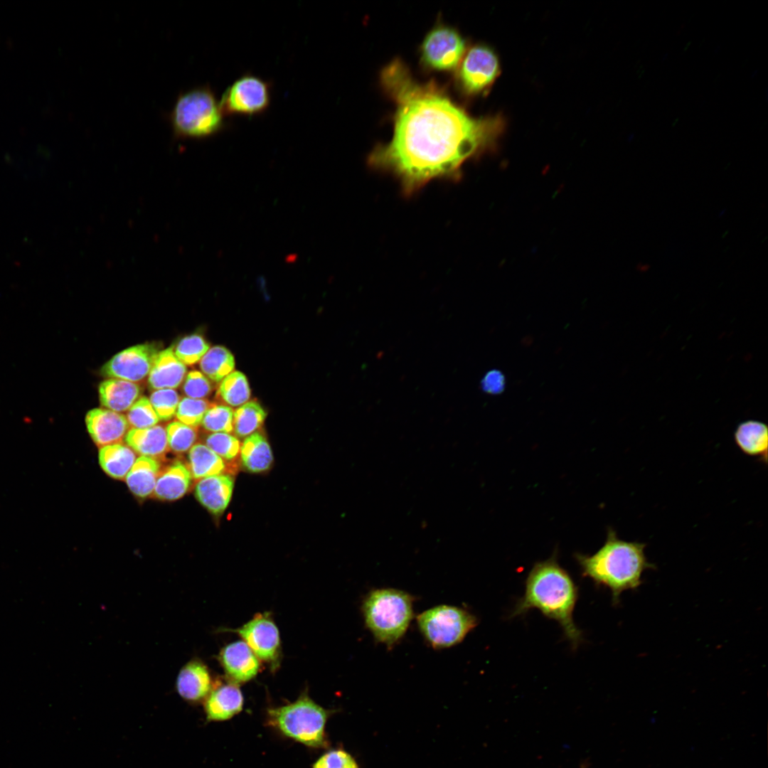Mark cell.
Instances as JSON below:
<instances>
[{
  "instance_id": "4dcf8cb0",
  "label": "cell",
  "mask_w": 768,
  "mask_h": 768,
  "mask_svg": "<svg viewBox=\"0 0 768 768\" xmlns=\"http://www.w3.org/2000/svg\"><path fill=\"white\" fill-rule=\"evenodd\" d=\"M166 431L169 449L175 453L189 451L195 444L198 437L196 427L179 421L169 423Z\"/></svg>"
},
{
  "instance_id": "d590c367",
  "label": "cell",
  "mask_w": 768,
  "mask_h": 768,
  "mask_svg": "<svg viewBox=\"0 0 768 768\" xmlns=\"http://www.w3.org/2000/svg\"><path fill=\"white\" fill-rule=\"evenodd\" d=\"M161 420H169L175 415L180 401L174 389H159L152 392L149 398Z\"/></svg>"
},
{
  "instance_id": "1f68e13d",
  "label": "cell",
  "mask_w": 768,
  "mask_h": 768,
  "mask_svg": "<svg viewBox=\"0 0 768 768\" xmlns=\"http://www.w3.org/2000/svg\"><path fill=\"white\" fill-rule=\"evenodd\" d=\"M210 348L209 343L198 334H192L181 338L174 352L185 365H193L200 361Z\"/></svg>"
},
{
  "instance_id": "52a82bcc",
  "label": "cell",
  "mask_w": 768,
  "mask_h": 768,
  "mask_svg": "<svg viewBox=\"0 0 768 768\" xmlns=\"http://www.w3.org/2000/svg\"><path fill=\"white\" fill-rule=\"evenodd\" d=\"M417 623L426 641L439 649L461 643L477 626L478 620L466 609L442 604L420 614Z\"/></svg>"
},
{
  "instance_id": "f35d334b",
  "label": "cell",
  "mask_w": 768,
  "mask_h": 768,
  "mask_svg": "<svg viewBox=\"0 0 768 768\" xmlns=\"http://www.w3.org/2000/svg\"><path fill=\"white\" fill-rule=\"evenodd\" d=\"M481 388L484 393L490 395L501 394L506 388V377L499 370H490L483 376Z\"/></svg>"
},
{
  "instance_id": "5b68a950",
  "label": "cell",
  "mask_w": 768,
  "mask_h": 768,
  "mask_svg": "<svg viewBox=\"0 0 768 768\" xmlns=\"http://www.w3.org/2000/svg\"><path fill=\"white\" fill-rule=\"evenodd\" d=\"M224 117L213 92L203 86L178 97L171 112L170 121L176 137L202 139L221 131L225 126Z\"/></svg>"
},
{
  "instance_id": "2e32d148",
  "label": "cell",
  "mask_w": 768,
  "mask_h": 768,
  "mask_svg": "<svg viewBox=\"0 0 768 768\" xmlns=\"http://www.w3.org/2000/svg\"><path fill=\"white\" fill-rule=\"evenodd\" d=\"M186 370L172 347L159 351L149 373V385L154 390L176 388L184 380Z\"/></svg>"
},
{
  "instance_id": "ba28073f",
  "label": "cell",
  "mask_w": 768,
  "mask_h": 768,
  "mask_svg": "<svg viewBox=\"0 0 768 768\" xmlns=\"http://www.w3.org/2000/svg\"><path fill=\"white\" fill-rule=\"evenodd\" d=\"M270 100L269 83L255 75L245 74L225 90L219 105L224 116H252L265 112Z\"/></svg>"
},
{
  "instance_id": "9c48e42d",
  "label": "cell",
  "mask_w": 768,
  "mask_h": 768,
  "mask_svg": "<svg viewBox=\"0 0 768 768\" xmlns=\"http://www.w3.org/2000/svg\"><path fill=\"white\" fill-rule=\"evenodd\" d=\"M500 73L497 56L489 47L475 46L461 62L459 81L467 94L480 93L491 86Z\"/></svg>"
},
{
  "instance_id": "ac0fdd59",
  "label": "cell",
  "mask_w": 768,
  "mask_h": 768,
  "mask_svg": "<svg viewBox=\"0 0 768 768\" xmlns=\"http://www.w3.org/2000/svg\"><path fill=\"white\" fill-rule=\"evenodd\" d=\"M211 684L206 666L194 660L181 669L176 680V689L184 700L196 702L207 698L210 693Z\"/></svg>"
},
{
  "instance_id": "f546056e",
  "label": "cell",
  "mask_w": 768,
  "mask_h": 768,
  "mask_svg": "<svg viewBox=\"0 0 768 768\" xmlns=\"http://www.w3.org/2000/svg\"><path fill=\"white\" fill-rule=\"evenodd\" d=\"M205 445L226 462L237 464L241 443L237 437L226 432H214L206 436Z\"/></svg>"
},
{
  "instance_id": "cb8c5ba5",
  "label": "cell",
  "mask_w": 768,
  "mask_h": 768,
  "mask_svg": "<svg viewBox=\"0 0 768 768\" xmlns=\"http://www.w3.org/2000/svg\"><path fill=\"white\" fill-rule=\"evenodd\" d=\"M161 470L158 459L140 456L136 459L125 478L127 485L135 496L146 498L154 493Z\"/></svg>"
},
{
  "instance_id": "603a6c76",
  "label": "cell",
  "mask_w": 768,
  "mask_h": 768,
  "mask_svg": "<svg viewBox=\"0 0 768 768\" xmlns=\"http://www.w3.org/2000/svg\"><path fill=\"white\" fill-rule=\"evenodd\" d=\"M240 461L244 469L250 473H262L271 469L273 453L263 434L257 432L245 438L240 447Z\"/></svg>"
},
{
  "instance_id": "8d00e7d4",
  "label": "cell",
  "mask_w": 768,
  "mask_h": 768,
  "mask_svg": "<svg viewBox=\"0 0 768 768\" xmlns=\"http://www.w3.org/2000/svg\"><path fill=\"white\" fill-rule=\"evenodd\" d=\"M212 386L208 378L201 371L191 370L184 378L183 391L186 397L203 399L211 392Z\"/></svg>"
},
{
  "instance_id": "3957f363",
  "label": "cell",
  "mask_w": 768,
  "mask_h": 768,
  "mask_svg": "<svg viewBox=\"0 0 768 768\" xmlns=\"http://www.w3.org/2000/svg\"><path fill=\"white\" fill-rule=\"evenodd\" d=\"M646 544L619 539L609 528L604 544L593 555L576 554L584 577L612 592V603H619L621 594L635 590L642 583L643 572L655 568L645 555Z\"/></svg>"
},
{
  "instance_id": "277c9868",
  "label": "cell",
  "mask_w": 768,
  "mask_h": 768,
  "mask_svg": "<svg viewBox=\"0 0 768 768\" xmlns=\"http://www.w3.org/2000/svg\"><path fill=\"white\" fill-rule=\"evenodd\" d=\"M413 601L410 594L393 588L374 590L366 596L365 624L378 642L391 649L402 638L413 617Z\"/></svg>"
},
{
  "instance_id": "4316f807",
  "label": "cell",
  "mask_w": 768,
  "mask_h": 768,
  "mask_svg": "<svg viewBox=\"0 0 768 768\" xmlns=\"http://www.w3.org/2000/svg\"><path fill=\"white\" fill-rule=\"evenodd\" d=\"M199 364L202 373L208 378L218 383L233 371L235 358L225 347L215 346L208 350Z\"/></svg>"
},
{
  "instance_id": "4fadbf2b",
  "label": "cell",
  "mask_w": 768,
  "mask_h": 768,
  "mask_svg": "<svg viewBox=\"0 0 768 768\" xmlns=\"http://www.w3.org/2000/svg\"><path fill=\"white\" fill-rule=\"evenodd\" d=\"M85 425L92 439L100 448L122 443L129 427L124 415L106 408L88 411Z\"/></svg>"
},
{
  "instance_id": "5bb4252c",
  "label": "cell",
  "mask_w": 768,
  "mask_h": 768,
  "mask_svg": "<svg viewBox=\"0 0 768 768\" xmlns=\"http://www.w3.org/2000/svg\"><path fill=\"white\" fill-rule=\"evenodd\" d=\"M219 660L225 673L235 683L250 681L260 668L258 658L244 641L226 645L220 651Z\"/></svg>"
},
{
  "instance_id": "44dd1931",
  "label": "cell",
  "mask_w": 768,
  "mask_h": 768,
  "mask_svg": "<svg viewBox=\"0 0 768 768\" xmlns=\"http://www.w3.org/2000/svg\"><path fill=\"white\" fill-rule=\"evenodd\" d=\"M139 394L138 384L122 379L109 378L99 385L101 405L119 413L127 411L139 398Z\"/></svg>"
},
{
  "instance_id": "d6a6232c",
  "label": "cell",
  "mask_w": 768,
  "mask_h": 768,
  "mask_svg": "<svg viewBox=\"0 0 768 768\" xmlns=\"http://www.w3.org/2000/svg\"><path fill=\"white\" fill-rule=\"evenodd\" d=\"M233 410L228 405H213L205 413L201 425L211 433L233 432Z\"/></svg>"
},
{
  "instance_id": "e575fe53",
  "label": "cell",
  "mask_w": 768,
  "mask_h": 768,
  "mask_svg": "<svg viewBox=\"0 0 768 768\" xmlns=\"http://www.w3.org/2000/svg\"><path fill=\"white\" fill-rule=\"evenodd\" d=\"M211 405L206 400L186 397L179 401L175 415L178 421L196 427L201 425L205 413Z\"/></svg>"
},
{
  "instance_id": "484cf974",
  "label": "cell",
  "mask_w": 768,
  "mask_h": 768,
  "mask_svg": "<svg viewBox=\"0 0 768 768\" xmlns=\"http://www.w3.org/2000/svg\"><path fill=\"white\" fill-rule=\"evenodd\" d=\"M99 463L103 471L116 479L126 478L137 457L129 446L118 443L100 448Z\"/></svg>"
},
{
  "instance_id": "30bf717a",
  "label": "cell",
  "mask_w": 768,
  "mask_h": 768,
  "mask_svg": "<svg viewBox=\"0 0 768 768\" xmlns=\"http://www.w3.org/2000/svg\"><path fill=\"white\" fill-rule=\"evenodd\" d=\"M465 52V43L453 28L441 26L432 30L422 45V59L426 65L438 70L457 68Z\"/></svg>"
},
{
  "instance_id": "8992f818",
  "label": "cell",
  "mask_w": 768,
  "mask_h": 768,
  "mask_svg": "<svg viewBox=\"0 0 768 768\" xmlns=\"http://www.w3.org/2000/svg\"><path fill=\"white\" fill-rule=\"evenodd\" d=\"M329 714L306 694L288 705L268 710L269 722L282 734L316 748L326 745L324 730Z\"/></svg>"
},
{
  "instance_id": "e0dca14e",
  "label": "cell",
  "mask_w": 768,
  "mask_h": 768,
  "mask_svg": "<svg viewBox=\"0 0 768 768\" xmlns=\"http://www.w3.org/2000/svg\"><path fill=\"white\" fill-rule=\"evenodd\" d=\"M243 702L242 692L235 683L217 687L210 691L205 702L207 720H229L242 710Z\"/></svg>"
},
{
  "instance_id": "7a4b0ae2",
  "label": "cell",
  "mask_w": 768,
  "mask_h": 768,
  "mask_svg": "<svg viewBox=\"0 0 768 768\" xmlns=\"http://www.w3.org/2000/svg\"><path fill=\"white\" fill-rule=\"evenodd\" d=\"M578 589L570 574L553 556L536 562L526 580L523 596L518 599L510 617L538 609L545 617L555 620L572 648L582 641V633L573 619Z\"/></svg>"
},
{
  "instance_id": "d6986e66",
  "label": "cell",
  "mask_w": 768,
  "mask_h": 768,
  "mask_svg": "<svg viewBox=\"0 0 768 768\" xmlns=\"http://www.w3.org/2000/svg\"><path fill=\"white\" fill-rule=\"evenodd\" d=\"M188 459L192 478L198 480L220 474L233 475L238 469L237 464L226 462L202 443L195 444L190 449Z\"/></svg>"
},
{
  "instance_id": "74e56055",
  "label": "cell",
  "mask_w": 768,
  "mask_h": 768,
  "mask_svg": "<svg viewBox=\"0 0 768 768\" xmlns=\"http://www.w3.org/2000/svg\"><path fill=\"white\" fill-rule=\"evenodd\" d=\"M312 768H358L353 757L341 750H331L324 754Z\"/></svg>"
},
{
  "instance_id": "8fae6325",
  "label": "cell",
  "mask_w": 768,
  "mask_h": 768,
  "mask_svg": "<svg viewBox=\"0 0 768 768\" xmlns=\"http://www.w3.org/2000/svg\"><path fill=\"white\" fill-rule=\"evenodd\" d=\"M229 631L238 634L258 658L273 668L277 666L281 654L280 637L269 613L257 614L241 627Z\"/></svg>"
},
{
  "instance_id": "d4e9b609",
  "label": "cell",
  "mask_w": 768,
  "mask_h": 768,
  "mask_svg": "<svg viewBox=\"0 0 768 768\" xmlns=\"http://www.w3.org/2000/svg\"><path fill=\"white\" fill-rule=\"evenodd\" d=\"M734 437L736 444L743 453L758 457L767 462L768 428L766 424L757 420L743 422L737 426Z\"/></svg>"
},
{
  "instance_id": "f1b7e54d",
  "label": "cell",
  "mask_w": 768,
  "mask_h": 768,
  "mask_svg": "<svg viewBox=\"0 0 768 768\" xmlns=\"http://www.w3.org/2000/svg\"><path fill=\"white\" fill-rule=\"evenodd\" d=\"M218 393L228 405L238 407L246 403L250 397L247 377L242 372L233 371L220 381Z\"/></svg>"
},
{
  "instance_id": "83f0119b",
  "label": "cell",
  "mask_w": 768,
  "mask_h": 768,
  "mask_svg": "<svg viewBox=\"0 0 768 768\" xmlns=\"http://www.w3.org/2000/svg\"><path fill=\"white\" fill-rule=\"evenodd\" d=\"M267 412L257 401H248L233 412V432L238 437H247L261 427Z\"/></svg>"
},
{
  "instance_id": "9a60e30c",
  "label": "cell",
  "mask_w": 768,
  "mask_h": 768,
  "mask_svg": "<svg viewBox=\"0 0 768 768\" xmlns=\"http://www.w3.org/2000/svg\"><path fill=\"white\" fill-rule=\"evenodd\" d=\"M234 479L230 474H220L198 480L195 496L210 513L220 516L228 506L233 492Z\"/></svg>"
},
{
  "instance_id": "7c38bea8",
  "label": "cell",
  "mask_w": 768,
  "mask_h": 768,
  "mask_svg": "<svg viewBox=\"0 0 768 768\" xmlns=\"http://www.w3.org/2000/svg\"><path fill=\"white\" fill-rule=\"evenodd\" d=\"M159 351L151 343L129 347L109 360L102 366V373L110 378L137 383L149 375Z\"/></svg>"
},
{
  "instance_id": "7402d4cb",
  "label": "cell",
  "mask_w": 768,
  "mask_h": 768,
  "mask_svg": "<svg viewBox=\"0 0 768 768\" xmlns=\"http://www.w3.org/2000/svg\"><path fill=\"white\" fill-rule=\"evenodd\" d=\"M124 441L134 452L156 459L163 457L169 449L166 428L159 425L144 429L132 428Z\"/></svg>"
},
{
  "instance_id": "836d02e7",
  "label": "cell",
  "mask_w": 768,
  "mask_h": 768,
  "mask_svg": "<svg viewBox=\"0 0 768 768\" xmlns=\"http://www.w3.org/2000/svg\"><path fill=\"white\" fill-rule=\"evenodd\" d=\"M129 426L133 429H144L154 427L160 420L149 399L139 397L127 410V417Z\"/></svg>"
},
{
  "instance_id": "ffe728a7",
  "label": "cell",
  "mask_w": 768,
  "mask_h": 768,
  "mask_svg": "<svg viewBox=\"0 0 768 768\" xmlns=\"http://www.w3.org/2000/svg\"><path fill=\"white\" fill-rule=\"evenodd\" d=\"M191 480L188 466L181 462H175L161 470L153 494L161 500L179 499L188 491Z\"/></svg>"
},
{
  "instance_id": "6da1fadb",
  "label": "cell",
  "mask_w": 768,
  "mask_h": 768,
  "mask_svg": "<svg viewBox=\"0 0 768 768\" xmlns=\"http://www.w3.org/2000/svg\"><path fill=\"white\" fill-rule=\"evenodd\" d=\"M382 80L397 103L393 136L369 164L392 174L411 195L434 179L459 180L468 159L494 148L504 128L499 116L474 118L430 86L413 80L396 60Z\"/></svg>"
}]
</instances>
